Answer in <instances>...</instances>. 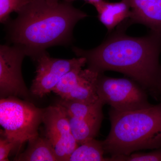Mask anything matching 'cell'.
Returning a JSON list of instances; mask_svg holds the SVG:
<instances>
[{
	"mask_svg": "<svg viewBox=\"0 0 161 161\" xmlns=\"http://www.w3.org/2000/svg\"><path fill=\"white\" fill-rule=\"evenodd\" d=\"M97 93L104 105L121 112L142 109L152 105L148 100V92L130 78H111L100 73Z\"/></svg>",
	"mask_w": 161,
	"mask_h": 161,
	"instance_id": "5b68a950",
	"label": "cell"
},
{
	"mask_svg": "<svg viewBox=\"0 0 161 161\" xmlns=\"http://www.w3.org/2000/svg\"><path fill=\"white\" fill-rule=\"evenodd\" d=\"M46 1L49 2V3H56L60 2V0H46ZM62 1H64V0H62Z\"/></svg>",
	"mask_w": 161,
	"mask_h": 161,
	"instance_id": "7402d4cb",
	"label": "cell"
},
{
	"mask_svg": "<svg viewBox=\"0 0 161 161\" xmlns=\"http://www.w3.org/2000/svg\"><path fill=\"white\" fill-rule=\"evenodd\" d=\"M43 109L15 96L1 98V134L19 147L39 135V126L43 123Z\"/></svg>",
	"mask_w": 161,
	"mask_h": 161,
	"instance_id": "277c9868",
	"label": "cell"
},
{
	"mask_svg": "<svg viewBox=\"0 0 161 161\" xmlns=\"http://www.w3.org/2000/svg\"><path fill=\"white\" fill-rule=\"evenodd\" d=\"M32 0H0V22L6 24L12 13H19Z\"/></svg>",
	"mask_w": 161,
	"mask_h": 161,
	"instance_id": "e0dca14e",
	"label": "cell"
},
{
	"mask_svg": "<svg viewBox=\"0 0 161 161\" xmlns=\"http://www.w3.org/2000/svg\"><path fill=\"white\" fill-rule=\"evenodd\" d=\"M18 14L5 24L6 38L33 60L51 47L70 44L75 25L88 16L71 3L46 0H32Z\"/></svg>",
	"mask_w": 161,
	"mask_h": 161,
	"instance_id": "7a4b0ae2",
	"label": "cell"
},
{
	"mask_svg": "<svg viewBox=\"0 0 161 161\" xmlns=\"http://www.w3.org/2000/svg\"><path fill=\"white\" fill-rule=\"evenodd\" d=\"M26 52L21 47L9 44L0 46V96L29 98L31 95L24 82L22 65Z\"/></svg>",
	"mask_w": 161,
	"mask_h": 161,
	"instance_id": "52a82bcc",
	"label": "cell"
},
{
	"mask_svg": "<svg viewBox=\"0 0 161 161\" xmlns=\"http://www.w3.org/2000/svg\"><path fill=\"white\" fill-rule=\"evenodd\" d=\"M33 60L36 62V69L30 92L40 98L52 92L67 73L86 64V59L82 57L71 59L53 58L46 50L40 53Z\"/></svg>",
	"mask_w": 161,
	"mask_h": 161,
	"instance_id": "8992f818",
	"label": "cell"
},
{
	"mask_svg": "<svg viewBox=\"0 0 161 161\" xmlns=\"http://www.w3.org/2000/svg\"><path fill=\"white\" fill-rule=\"evenodd\" d=\"M83 66H79L69 71L64 75L52 92L64 98L74 90L80 80Z\"/></svg>",
	"mask_w": 161,
	"mask_h": 161,
	"instance_id": "2e32d148",
	"label": "cell"
},
{
	"mask_svg": "<svg viewBox=\"0 0 161 161\" xmlns=\"http://www.w3.org/2000/svg\"><path fill=\"white\" fill-rule=\"evenodd\" d=\"M159 99L161 102V65L160 70L159 78L157 98Z\"/></svg>",
	"mask_w": 161,
	"mask_h": 161,
	"instance_id": "ffe728a7",
	"label": "cell"
},
{
	"mask_svg": "<svg viewBox=\"0 0 161 161\" xmlns=\"http://www.w3.org/2000/svg\"><path fill=\"white\" fill-rule=\"evenodd\" d=\"M58 103L64 108L68 115L75 118H91L103 115L104 104L100 99L94 103H87L61 98Z\"/></svg>",
	"mask_w": 161,
	"mask_h": 161,
	"instance_id": "5bb4252c",
	"label": "cell"
},
{
	"mask_svg": "<svg viewBox=\"0 0 161 161\" xmlns=\"http://www.w3.org/2000/svg\"><path fill=\"white\" fill-rule=\"evenodd\" d=\"M75 1V0H64V2H68V3H72V2ZM83 1H85L86 3L94 6L95 4L99 2L101 0H83Z\"/></svg>",
	"mask_w": 161,
	"mask_h": 161,
	"instance_id": "44dd1931",
	"label": "cell"
},
{
	"mask_svg": "<svg viewBox=\"0 0 161 161\" xmlns=\"http://www.w3.org/2000/svg\"><path fill=\"white\" fill-rule=\"evenodd\" d=\"M0 138V161H9V153L15 148L14 143L1 134Z\"/></svg>",
	"mask_w": 161,
	"mask_h": 161,
	"instance_id": "d6986e66",
	"label": "cell"
},
{
	"mask_svg": "<svg viewBox=\"0 0 161 161\" xmlns=\"http://www.w3.org/2000/svg\"><path fill=\"white\" fill-rule=\"evenodd\" d=\"M108 161H161V147L148 153L134 152L129 155L108 157Z\"/></svg>",
	"mask_w": 161,
	"mask_h": 161,
	"instance_id": "ac0fdd59",
	"label": "cell"
},
{
	"mask_svg": "<svg viewBox=\"0 0 161 161\" xmlns=\"http://www.w3.org/2000/svg\"><path fill=\"white\" fill-rule=\"evenodd\" d=\"M130 5L131 25L142 24L161 34V0H125Z\"/></svg>",
	"mask_w": 161,
	"mask_h": 161,
	"instance_id": "9c48e42d",
	"label": "cell"
},
{
	"mask_svg": "<svg viewBox=\"0 0 161 161\" xmlns=\"http://www.w3.org/2000/svg\"><path fill=\"white\" fill-rule=\"evenodd\" d=\"M28 146L15 161H58L53 144L47 137L36 136L28 141Z\"/></svg>",
	"mask_w": 161,
	"mask_h": 161,
	"instance_id": "7c38bea8",
	"label": "cell"
},
{
	"mask_svg": "<svg viewBox=\"0 0 161 161\" xmlns=\"http://www.w3.org/2000/svg\"><path fill=\"white\" fill-rule=\"evenodd\" d=\"M68 115L72 134L78 145L95 138L98 135L103 115L86 119L77 118Z\"/></svg>",
	"mask_w": 161,
	"mask_h": 161,
	"instance_id": "4fadbf2b",
	"label": "cell"
},
{
	"mask_svg": "<svg viewBox=\"0 0 161 161\" xmlns=\"http://www.w3.org/2000/svg\"><path fill=\"white\" fill-rule=\"evenodd\" d=\"M94 6L98 12V20L109 33L131 16V8L125 0L117 3L101 0Z\"/></svg>",
	"mask_w": 161,
	"mask_h": 161,
	"instance_id": "30bf717a",
	"label": "cell"
},
{
	"mask_svg": "<svg viewBox=\"0 0 161 161\" xmlns=\"http://www.w3.org/2000/svg\"><path fill=\"white\" fill-rule=\"evenodd\" d=\"M43 123L58 161H68L79 145L72 134L66 111L58 103L43 109Z\"/></svg>",
	"mask_w": 161,
	"mask_h": 161,
	"instance_id": "ba28073f",
	"label": "cell"
},
{
	"mask_svg": "<svg viewBox=\"0 0 161 161\" xmlns=\"http://www.w3.org/2000/svg\"><path fill=\"white\" fill-rule=\"evenodd\" d=\"M100 73L87 68L83 69L79 82L65 98L85 103H94L99 100L97 93V82Z\"/></svg>",
	"mask_w": 161,
	"mask_h": 161,
	"instance_id": "8fae6325",
	"label": "cell"
},
{
	"mask_svg": "<svg viewBox=\"0 0 161 161\" xmlns=\"http://www.w3.org/2000/svg\"><path fill=\"white\" fill-rule=\"evenodd\" d=\"M109 116L111 130L103 141L106 154L129 155L139 150L161 147V102L127 112L111 108Z\"/></svg>",
	"mask_w": 161,
	"mask_h": 161,
	"instance_id": "3957f363",
	"label": "cell"
},
{
	"mask_svg": "<svg viewBox=\"0 0 161 161\" xmlns=\"http://www.w3.org/2000/svg\"><path fill=\"white\" fill-rule=\"evenodd\" d=\"M131 25L129 19L126 20L99 46L89 50L73 47L72 51L78 58L86 59L88 68L98 73H122L138 82L157 99L161 34L150 31L144 36H130L126 31Z\"/></svg>",
	"mask_w": 161,
	"mask_h": 161,
	"instance_id": "6da1fadb",
	"label": "cell"
},
{
	"mask_svg": "<svg viewBox=\"0 0 161 161\" xmlns=\"http://www.w3.org/2000/svg\"><path fill=\"white\" fill-rule=\"evenodd\" d=\"M104 154L103 141L93 138L79 145L68 161H108V158L104 157Z\"/></svg>",
	"mask_w": 161,
	"mask_h": 161,
	"instance_id": "9a60e30c",
	"label": "cell"
}]
</instances>
